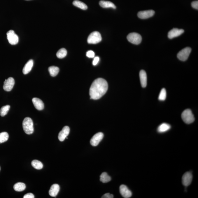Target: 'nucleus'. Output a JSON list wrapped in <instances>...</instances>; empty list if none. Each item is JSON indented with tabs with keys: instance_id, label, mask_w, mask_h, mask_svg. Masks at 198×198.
<instances>
[{
	"instance_id": "nucleus-1",
	"label": "nucleus",
	"mask_w": 198,
	"mask_h": 198,
	"mask_svg": "<svg viewBox=\"0 0 198 198\" xmlns=\"http://www.w3.org/2000/svg\"><path fill=\"white\" fill-rule=\"evenodd\" d=\"M108 89V83L105 79L100 78L95 80L90 89L91 99L95 100L100 99L106 93Z\"/></svg>"
},
{
	"instance_id": "nucleus-2",
	"label": "nucleus",
	"mask_w": 198,
	"mask_h": 198,
	"mask_svg": "<svg viewBox=\"0 0 198 198\" xmlns=\"http://www.w3.org/2000/svg\"><path fill=\"white\" fill-rule=\"evenodd\" d=\"M22 127L24 132L27 134H31L33 133L34 124L31 118L28 117L25 118L23 121Z\"/></svg>"
},
{
	"instance_id": "nucleus-3",
	"label": "nucleus",
	"mask_w": 198,
	"mask_h": 198,
	"mask_svg": "<svg viewBox=\"0 0 198 198\" xmlns=\"http://www.w3.org/2000/svg\"><path fill=\"white\" fill-rule=\"evenodd\" d=\"M181 117L183 122L187 124L192 123L195 120L194 116L190 109L184 111L182 113Z\"/></svg>"
},
{
	"instance_id": "nucleus-4",
	"label": "nucleus",
	"mask_w": 198,
	"mask_h": 198,
	"mask_svg": "<svg viewBox=\"0 0 198 198\" xmlns=\"http://www.w3.org/2000/svg\"><path fill=\"white\" fill-rule=\"evenodd\" d=\"M102 39L100 33L94 31L88 37L87 42L89 44H96L101 42Z\"/></svg>"
},
{
	"instance_id": "nucleus-5",
	"label": "nucleus",
	"mask_w": 198,
	"mask_h": 198,
	"mask_svg": "<svg viewBox=\"0 0 198 198\" xmlns=\"http://www.w3.org/2000/svg\"><path fill=\"white\" fill-rule=\"evenodd\" d=\"M127 39L129 42L134 45H138L141 42L142 38L140 34L137 33H131L127 36Z\"/></svg>"
},
{
	"instance_id": "nucleus-6",
	"label": "nucleus",
	"mask_w": 198,
	"mask_h": 198,
	"mask_svg": "<svg viewBox=\"0 0 198 198\" xmlns=\"http://www.w3.org/2000/svg\"><path fill=\"white\" fill-rule=\"evenodd\" d=\"M191 51V48L189 47L183 48L178 54V58L181 61H186L188 58Z\"/></svg>"
},
{
	"instance_id": "nucleus-7",
	"label": "nucleus",
	"mask_w": 198,
	"mask_h": 198,
	"mask_svg": "<svg viewBox=\"0 0 198 198\" xmlns=\"http://www.w3.org/2000/svg\"><path fill=\"white\" fill-rule=\"evenodd\" d=\"M7 39L9 43L11 45H17L19 41V38L15 31L10 30L7 33Z\"/></svg>"
},
{
	"instance_id": "nucleus-8",
	"label": "nucleus",
	"mask_w": 198,
	"mask_h": 198,
	"mask_svg": "<svg viewBox=\"0 0 198 198\" xmlns=\"http://www.w3.org/2000/svg\"><path fill=\"white\" fill-rule=\"evenodd\" d=\"M103 137L104 134L102 132H99L95 134L91 139V144L93 146H97L103 139Z\"/></svg>"
},
{
	"instance_id": "nucleus-9",
	"label": "nucleus",
	"mask_w": 198,
	"mask_h": 198,
	"mask_svg": "<svg viewBox=\"0 0 198 198\" xmlns=\"http://www.w3.org/2000/svg\"><path fill=\"white\" fill-rule=\"evenodd\" d=\"M15 84V81L13 78H9L6 79L4 82L3 89L6 92H10L12 90Z\"/></svg>"
},
{
	"instance_id": "nucleus-10",
	"label": "nucleus",
	"mask_w": 198,
	"mask_h": 198,
	"mask_svg": "<svg viewBox=\"0 0 198 198\" xmlns=\"http://www.w3.org/2000/svg\"><path fill=\"white\" fill-rule=\"evenodd\" d=\"M155 11L153 10H148L139 11L138 13V16L142 19H146L151 17L155 15Z\"/></svg>"
},
{
	"instance_id": "nucleus-11",
	"label": "nucleus",
	"mask_w": 198,
	"mask_h": 198,
	"mask_svg": "<svg viewBox=\"0 0 198 198\" xmlns=\"http://www.w3.org/2000/svg\"><path fill=\"white\" fill-rule=\"evenodd\" d=\"M193 176L190 172H186L183 175L182 178V182L184 186L187 187L191 183Z\"/></svg>"
},
{
	"instance_id": "nucleus-12",
	"label": "nucleus",
	"mask_w": 198,
	"mask_h": 198,
	"mask_svg": "<svg viewBox=\"0 0 198 198\" xmlns=\"http://www.w3.org/2000/svg\"><path fill=\"white\" fill-rule=\"evenodd\" d=\"M184 32L183 29H179L178 28H174L169 31L168 33V38L169 39H172L181 35Z\"/></svg>"
},
{
	"instance_id": "nucleus-13",
	"label": "nucleus",
	"mask_w": 198,
	"mask_h": 198,
	"mask_svg": "<svg viewBox=\"0 0 198 198\" xmlns=\"http://www.w3.org/2000/svg\"><path fill=\"white\" fill-rule=\"evenodd\" d=\"M120 192L122 196L125 198H130L132 196V192L125 185H121L120 187Z\"/></svg>"
},
{
	"instance_id": "nucleus-14",
	"label": "nucleus",
	"mask_w": 198,
	"mask_h": 198,
	"mask_svg": "<svg viewBox=\"0 0 198 198\" xmlns=\"http://www.w3.org/2000/svg\"><path fill=\"white\" fill-rule=\"evenodd\" d=\"M70 132V129L69 127L65 126L62 129V130L59 132L58 134V138L60 141L62 142L64 141L69 135Z\"/></svg>"
},
{
	"instance_id": "nucleus-15",
	"label": "nucleus",
	"mask_w": 198,
	"mask_h": 198,
	"mask_svg": "<svg viewBox=\"0 0 198 198\" xmlns=\"http://www.w3.org/2000/svg\"><path fill=\"white\" fill-rule=\"evenodd\" d=\"M139 78H140L141 85L142 87H146L147 83V77L146 72L143 70H142L139 72Z\"/></svg>"
},
{
	"instance_id": "nucleus-16",
	"label": "nucleus",
	"mask_w": 198,
	"mask_h": 198,
	"mask_svg": "<svg viewBox=\"0 0 198 198\" xmlns=\"http://www.w3.org/2000/svg\"><path fill=\"white\" fill-rule=\"evenodd\" d=\"M33 103L36 109L39 111L42 110L44 108V104L42 101L39 98H34L32 99Z\"/></svg>"
},
{
	"instance_id": "nucleus-17",
	"label": "nucleus",
	"mask_w": 198,
	"mask_h": 198,
	"mask_svg": "<svg viewBox=\"0 0 198 198\" xmlns=\"http://www.w3.org/2000/svg\"><path fill=\"white\" fill-rule=\"evenodd\" d=\"M60 189L59 185L57 184L52 185L49 191V194L51 196H56L59 192Z\"/></svg>"
},
{
	"instance_id": "nucleus-18",
	"label": "nucleus",
	"mask_w": 198,
	"mask_h": 198,
	"mask_svg": "<svg viewBox=\"0 0 198 198\" xmlns=\"http://www.w3.org/2000/svg\"><path fill=\"white\" fill-rule=\"evenodd\" d=\"M34 65V61L32 59L29 60L24 66L23 69V73L26 75L29 73L32 69Z\"/></svg>"
},
{
	"instance_id": "nucleus-19",
	"label": "nucleus",
	"mask_w": 198,
	"mask_h": 198,
	"mask_svg": "<svg viewBox=\"0 0 198 198\" xmlns=\"http://www.w3.org/2000/svg\"><path fill=\"white\" fill-rule=\"evenodd\" d=\"M99 5L104 8H112L113 9H116V6L112 2L110 1H101L99 2Z\"/></svg>"
},
{
	"instance_id": "nucleus-20",
	"label": "nucleus",
	"mask_w": 198,
	"mask_h": 198,
	"mask_svg": "<svg viewBox=\"0 0 198 198\" xmlns=\"http://www.w3.org/2000/svg\"><path fill=\"white\" fill-rule=\"evenodd\" d=\"M171 129V126L168 124L163 123L158 127L157 131L160 133H163L167 132Z\"/></svg>"
},
{
	"instance_id": "nucleus-21",
	"label": "nucleus",
	"mask_w": 198,
	"mask_h": 198,
	"mask_svg": "<svg viewBox=\"0 0 198 198\" xmlns=\"http://www.w3.org/2000/svg\"><path fill=\"white\" fill-rule=\"evenodd\" d=\"M13 188L14 190L16 191L22 192L25 190L26 188V186L23 183L18 182L14 185Z\"/></svg>"
},
{
	"instance_id": "nucleus-22",
	"label": "nucleus",
	"mask_w": 198,
	"mask_h": 198,
	"mask_svg": "<svg viewBox=\"0 0 198 198\" xmlns=\"http://www.w3.org/2000/svg\"><path fill=\"white\" fill-rule=\"evenodd\" d=\"M73 4L75 6L80 8L81 9L86 10L88 8V7L86 4L81 2L80 1H78V0H75V1H74L73 2Z\"/></svg>"
},
{
	"instance_id": "nucleus-23",
	"label": "nucleus",
	"mask_w": 198,
	"mask_h": 198,
	"mask_svg": "<svg viewBox=\"0 0 198 198\" xmlns=\"http://www.w3.org/2000/svg\"><path fill=\"white\" fill-rule=\"evenodd\" d=\"M48 71L51 76L55 77L58 75L59 72V68L58 67L51 66L48 69Z\"/></svg>"
},
{
	"instance_id": "nucleus-24",
	"label": "nucleus",
	"mask_w": 198,
	"mask_h": 198,
	"mask_svg": "<svg viewBox=\"0 0 198 198\" xmlns=\"http://www.w3.org/2000/svg\"><path fill=\"white\" fill-rule=\"evenodd\" d=\"M111 178L106 172H103L100 176V180L104 183H107L110 181Z\"/></svg>"
},
{
	"instance_id": "nucleus-25",
	"label": "nucleus",
	"mask_w": 198,
	"mask_h": 198,
	"mask_svg": "<svg viewBox=\"0 0 198 198\" xmlns=\"http://www.w3.org/2000/svg\"><path fill=\"white\" fill-rule=\"evenodd\" d=\"M31 164L33 167L35 168V169H41L43 167V164L42 162L39 161V160H33L31 163Z\"/></svg>"
},
{
	"instance_id": "nucleus-26",
	"label": "nucleus",
	"mask_w": 198,
	"mask_h": 198,
	"mask_svg": "<svg viewBox=\"0 0 198 198\" xmlns=\"http://www.w3.org/2000/svg\"><path fill=\"white\" fill-rule=\"evenodd\" d=\"M67 52L65 48H62L59 49L57 52L56 55L58 58H63L66 56Z\"/></svg>"
},
{
	"instance_id": "nucleus-27",
	"label": "nucleus",
	"mask_w": 198,
	"mask_h": 198,
	"mask_svg": "<svg viewBox=\"0 0 198 198\" xmlns=\"http://www.w3.org/2000/svg\"><path fill=\"white\" fill-rule=\"evenodd\" d=\"M9 135L7 132H4L0 133V143H4L8 140Z\"/></svg>"
},
{
	"instance_id": "nucleus-28",
	"label": "nucleus",
	"mask_w": 198,
	"mask_h": 198,
	"mask_svg": "<svg viewBox=\"0 0 198 198\" xmlns=\"http://www.w3.org/2000/svg\"><path fill=\"white\" fill-rule=\"evenodd\" d=\"M9 105H6V106L2 107L0 110V115L2 117L5 116L8 113V111L10 109Z\"/></svg>"
},
{
	"instance_id": "nucleus-29",
	"label": "nucleus",
	"mask_w": 198,
	"mask_h": 198,
	"mask_svg": "<svg viewBox=\"0 0 198 198\" xmlns=\"http://www.w3.org/2000/svg\"><path fill=\"white\" fill-rule=\"evenodd\" d=\"M167 96V92L166 90L164 88H163L161 91L159 96V100L164 101L166 99Z\"/></svg>"
},
{
	"instance_id": "nucleus-30",
	"label": "nucleus",
	"mask_w": 198,
	"mask_h": 198,
	"mask_svg": "<svg viewBox=\"0 0 198 198\" xmlns=\"http://www.w3.org/2000/svg\"><path fill=\"white\" fill-rule=\"evenodd\" d=\"M86 56L90 58H94L95 56L94 52L92 50L88 51L86 53Z\"/></svg>"
},
{
	"instance_id": "nucleus-31",
	"label": "nucleus",
	"mask_w": 198,
	"mask_h": 198,
	"mask_svg": "<svg viewBox=\"0 0 198 198\" xmlns=\"http://www.w3.org/2000/svg\"><path fill=\"white\" fill-rule=\"evenodd\" d=\"M192 8L195 9H198V1H195L192 3Z\"/></svg>"
},
{
	"instance_id": "nucleus-32",
	"label": "nucleus",
	"mask_w": 198,
	"mask_h": 198,
	"mask_svg": "<svg viewBox=\"0 0 198 198\" xmlns=\"http://www.w3.org/2000/svg\"><path fill=\"white\" fill-rule=\"evenodd\" d=\"M99 61V58L98 57H95L93 59V62H92V64L94 66H95L97 64L98 62Z\"/></svg>"
},
{
	"instance_id": "nucleus-33",
	"label": "nucleus",
	"mask_w": 198,
	"mask_h": 198,
	"mask_svg": "<svg viewBox=\"0 0 198 198\" xmlns=\"http://www.w3.org/2000/svg\"><path fill=\"white\" fill-rule=\"evenodd\" d=\"M113 195L112 194H110L109 193L105 194L101 197L102 198H113Z\"/></svg>"
},
{
	"instance_id": "nucleus-34",
	"label": "nucleus",
	"mask_w": 198,
	"mask_h": 198,
	"mask_svg": "<svg viewBox=\"0 0 198 198\" xmlns=\"http://www.w3.org/2000/svg\"><path fill=\"white\" fill-rule=\"evenodd\" d=\"M24 198H34V195L32 193H28L24 195Z\"/></svg>"
},
{
	"instance_id": "nucleus-35",
	"label": "nucleus",
	"mask_w": 198,
	"mask_h": 198,
	"mask_svg": "<svg viewBox=\"0 0 198 198\" xmlns=\"http://www.w3.org/2000/svg\"><path fill=\"white\" fill-rule=\"evenodd\" d=\"M0 171H1V167H0Z\"/></svg>"
}]
</instances>
